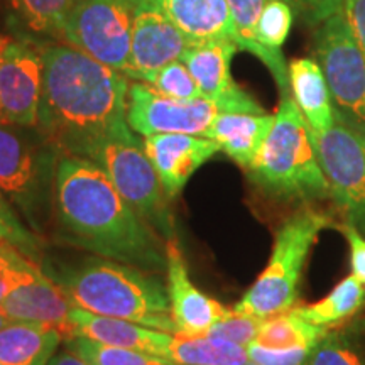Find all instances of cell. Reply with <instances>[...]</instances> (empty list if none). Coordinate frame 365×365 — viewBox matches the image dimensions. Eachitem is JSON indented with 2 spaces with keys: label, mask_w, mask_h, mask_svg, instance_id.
I'll use <instances>...</instances> for the list:
<instances>
[{
  "label": "cell",
  "mask_w": 365,
  "mask_h": 365,
  "mask_svg": "<svg viewBox=\"0 0 365 365\" xmlns=\"http://www.w3.org/2000/svg\"><path fill=\"white\" fill-rule=\"evenodd\" d=\"M191 43L230 39L234 22L227 0H153ZM237 44V43H235Z\"/></svg>",
  "instance_id": "ac0fdd59"
},
{
  "label": "cell",
  "mask_w": 365,
  "mask_h": 365,
  "mask_svg": "<svg viewBox=\"0 0 365 365\" xmlns=\"http://www.w3.org/2000/svg\"><path fill=\"white\" fill-rule=\"evenodd\" d=\"M193 44L153 0H139L132 29L130 66L127 78L148 81L154 73L181 59Z\"/></svg>",
  "instance_id": "4fadbf2b"
},
{
  "label": "cell",
  "mask_w": 365,
  "mask_h": 365,
  "mask_svg": "<svg viewBox=\"0 0 365 365\" xmlns=\"http://www.w3.org/2000/svg\"><path fill=\"white\" fill-rule=\"evenodd\" d=\"M294 11L286 0H267L259 19V41L271 51H281L293 26Z\"/></svg>",
  "instance_id": "f546056e"
},
{
  "label": "cell",
  "mask_w": 365,
  "mask_h": 365,
  "mask_svg": "<svg viewBox=\"0 0 365 365\" xmlns=\"http://www.w3.org/2000/svg\"><path fill=\"white\" fill-rule=\"evenodd\" d=\"M341 234L345 235L350 247V257H352V274L365 286V237L355 228L352 223L340 225Z\"/></svg>",
  "instance_id": "8d00e7d4"
},
{
  "label": "cell",
  "mask_w": 365,
  "mask_h": 365,
  "mask_svg": "<svg viewBox=\"0 0 365 365\" xmlns=\"http://www.w3.org/2000/svg\"><path fill=\"white\" fill-rule=\"evenodd\" d=\"M48 365H90V364L85 362V360L78 357L76 354H73L68 350V352L53 355V359L49 360Z\"/></svg>",
  "instance_id": "f35d334b"
},
{
  "label": "cell",
  "mask_w": 365,
  "mask_h": 365,
  "mask_svg": "<svg viewBox=\"0 0 365 365\" xmlns=\"http://www.w3.org/2000/svg\"><path fill=\"white\" fill-rule=\"evenodd\" d=\"M230 9L232 22H234L235 43L239 49L252 53L269 68L271 75L279 86L282 97L289 93V78H287V66L281 51H271L259 41V19L267 0H227Z\"/></svg>",
  "instance_id": "603a6c76"
},
{
  "label": "cell",
  "mask_w": 365,
  "mask_h": 365,
  "mask_svg": "<svg viewBox=\"0 0 365 365\" xmlns=\"http://www.w3.org/2000/svg\"><path fill=\"white\" fill-rule=\"evenodd\" d=\"M144 83L153 86L164 97L175 100H196L202 97V91H200L195 78L181 59L161 68Z\"/></svg>",
  "instance_id": "4dcf8cb0"
},
{
  "label": "cell",
  "mask_w": 365,
  "mask_h": 365,
  "mask_svg": "<svg viewBox=\"0 0 365 365\" xmlns=\"http://www.w3.org/2000/svg\"><path fill=\"white\" fill-rule=\"evenodd\" d=\"M70 322L76 335L98 341V344L137 350L168 359L173 333L153 330L129 319L95 314L80 307H73Z\"/></svg>",
  "instance_id": "e0dca14e"
},
{
  "label": "cell",
  "mask_w": 365,
  "mask_h": 365,
  "mask_svg": "<svg viewBox=\"0 0 365 365\" xmlns=\"http://www.w3.org/2000/svg\"><path fill=\"white\" fill-rule=\"evenodd\" d=\"M239 49L234 41L218 39L193 43L182 53L181 61L188 68L202 97L218 100L237 88L230 73V61Z\"/></svg>",
  "instance_id": "44dd1931"
},
{
  "label": "cell",
  "mask_w": 365,
  "mask_h": 365,
  "mask_svg": "<svg viewBox=\"0 0 365 365\" xmlns=\"http://www.w3.org/2000/svg\"><path fill=\"white\" fill-rule=\"evenodd\" d=\"M44 63L41 48L19 38L0 46V124L38 127Z\"/></svg>",
  "instance_id": "7c38bea8"
},
{
  "label": "cell",
  "mask_w": 365,
  "mask_h": 365,
  "mask_svg": "<svg viewBox=\"0 0 365 365\" xmlns=\"http://www.w3.org/2000/svg\"><path fill=\"white\" fill-rule=\"evenodd\" d=\"M220 113L223 112L217 100L205 97L175 100L164 97L144 81H132L127 90V124L144 137L153 134L205 135Z\"/></svg>",
  "instance_id": "8fae6325"
},
{
  "label": "cell",
  "mask_w": 365,
  "mask_h": 365,
  "mask_svg": "<svg viewBox=\"0 0 365 365\" xmlns=\"http://www.w3.org/2000/svg\"><path fill=\"white\" fill-rule=\"evenodd\" d=\"M301 365H365V359L350 341L328 333L309 350Z\"/></svg>",
  "instance_id": "d6a6232c"
},
{
  "label": "cell",
  "mask_w": 365,
  "mask_h": 365,
  "mask_svg": "<svg viewBox=\"0 0 365 365\" xmlns=\"http://www.w3.org/2000/svg\"><path fill=\"white\" fill-rule=\"evenodd\" d=\"M272 124L269 113H220L203 137L215 140L228 158L250 171Z\"/></svg>",
  "instance_id": "d6986e66"
},
{
  "label": "cell",
  "mask_w": 365,
  "mask_h": 365,
  "mask_svg": "<svg viewBox=\"0 0 365 365\" xmlns=\"http://www.w3.org/2000/svg\"><path fill=\"white\" fill-rule=\"evenodd\" d=\"M341 11L365 56V0H344Z\"/></svg>",
  "instance_id": "74e56055"
},
{
  "label": "cell",
  "mask_w": 365,
  "mask_h": 365,
  "mask_svg": "<svg viewBox=\"0 0 365 365\" xmlns=\"http://www.w3.org/2000/svg\"><path fill=\"white\" fill-rule=\"evenodd\" d=\"M12 124H0V190L19 210L31 230L43 235L44 217L53 212L54 173L59 150L38 143Z\"/></svg>",
  "instance_id": "8992f818"
},
{
  "label": "cell",
  "mask_w": 365,
  "mask_h": 365,
  "mask_svg": "<svg viewBox=\"0 0 365 365\" xmlns=\"http://www.w3.org/2000/svg\"><path fill=\"white\" fill-rule=\"evenodd\" d=\"M262 322V318L239 313L232 308L227 317H223L220 322H217L215 325L210 328L207 336H213V339H220L230 341V344L247 346L257 339Z\"/></svg>",
  "instance_id": "836d02e7"
},
{
  "label": "cell",
  "mask_w": 365,
  "mask_h": 365,
  "mask_svg": "<svg viewBox=\"0 0 365 365\" xmlns=\"http://www.w3.org/2000/svg\"><path fill=\"white\" fill-rule=\"evenodd\" d=\"M137 4L139 0H78L66 17L61 38L127 76Z\"/></svg>",
  "instance_id": "ba28073f"
},
{
  "label": "cell",
  "mask_w": 365,
  "mask_h": 365,
  "mask_svg": "<svg viewBox=\"0 0 365 365\" xmlns=\"http://www.w3.org/2000/svg\"><path fill=\"white\" fill-rule=\"evenodd\" d=\"M286 2L312 26H319L341 9L336 0H286Z\"/></svg>",
  "instance_id": "d590c367"
},
{
  "label": "cell",
  "mask_w": 365,
  "mask_h": 365,
  "mask_svg": "<svg viewBox=\"0 0 365 365\" xmlns=\"http://www.w3.org/2000/svg\"><path fill=\"white\" fill-rule=\"evenodd\" d=\"M59 242L144 271H166V240L122 198L98 163L59 153L53 212Z\"/></svg>",
  "instance_id": "6da1fadb"
},
{
  "label": "cell",
  "mask_w": 365,
  "mask_h": 365,
  "mask_svg": "<svg viewBox=\"0 0 365 365\" xmlns=\"http://www.w3.org/2000/svg\"><path fill=\"white\" fill-rule=\"evenodd\" d=\"M78 0H12L22 21L38 34L61 38L63 26Z\"/></svg>",
  "instance_id": "83f0119b"
},
{
  "label": "cell",
  "mask_w": 365,
  "mask_h": 365,
  "mask_svg": "<svg viewBox=\"0 0 365 365\" xmlns=\"http://www.w3.org/2000/svg\"><path fill=\"white\" fill-rule=\"evenodd\" d=\"M328 333L327 327L309 323L291 308L264 319L255 341L267 349H313Z\"/></svg>",
  "instance_id": "d4e9b609"
},
{
  "label": "cell",
  "mask_w": 365,
  "mask_h": 365,
  "mask_svg": "<svg viewBox=\"0 0 365 365\" xmlns=\"http://www.w3.org/2000/svg\"><path fill=\"white\" fill-rule=\"evenodd\" d=\"M0 242L21 250L27 259L39 264L43 262L44 240L43 237L24 225L19 213L12 207L11 200L0 190Z\"/></svg>",
  "instance_id": "f1b7e54d"
},
{
  "label": "cell",
  "mask_w": 365,
  "mask_h": 365,
  "mask_svg": "<svg viewBox=\"0 0 365 365\" xmlns=\"http://www.w3.org/2000/svg\"><path fill=\"white\" fill-rule=\"evenodd\" d=\"M143 145L170 200H175L193 173L220 150L215 140L191 134H153L144 137Z\"/></svg>",
  "instance_id": "9a60e30c"
},
{
  "label": "cell",
  "mask_w": 365,
  "mask_h": 365,
  "mask_svg": "<svg viewBox=\"0 0 365 365\" xmlns=\"http://www.w3.org/2000/svg\"><path fill=\"white\" fill-rule=\"evenodd\" d=\"M166 274L168 296L171 303V314L175 322V335L202 336L210 328L230 313V309L210 298L190 279L188 266L181 252L180 242H166Z\"/></svg>",
  "instance_id": "5bb4252c"
},
{
  "label": "cell",
  "mask_w": 365,
  "mask_h": 365,
  "mask_svg": "<svg viewBox=\"0 0 365 365\" xmlns=\"http://www.w3.org/2000/svg\"><path fill=\"white\" fill-rule=\"evenodd\" d=\"M314 49L335 113L365 129V56L341 9L318 26Z\"/></svg>",
  "instance_id": "30bf717a"
},
{
  "label": "cell",
  "mask_w": 365,
  "mask_h": 365,
  "mask_svg": "<svg viewBox=\"0 0 365 365\" xmlns=\"http://www.w3.org/2000/svg\"><path fill=\"white\" fill-rule=\"evenodd\" d=\"M365 303V286L354 274L333 287L327 298L307 307H294V312L314 325L330 328L352 318Z\"/></svg>",
  "instance_id": "484cf974"
},
{
  "label": "cell",
  "mask_w": 365,
  "mask_h": 365,
  "mask_svg": "<svg viewBox=\"0 0 365 365\" xmlns=\"http://www.w3.org/2000/svg\"><path fill=\"white\" fill-rule=\"evenodd\" d=\"M314 150L330 186V196L360 234H365V129L335 113V122L313 134Z\"/></svg>",
  "instance_id": "9c48e42d"
},
{
  "label": "cell",
  "mask_w": 365,
  "mask_h": 365,
  "mask_svg": "<svg viewBox=\"0 0 365 365\" xmlns=\"http://www.w3.org/2000/svg\"><path fill=\"white\" fill-rule=\"evenodd\" d=\"M168 359L176 365H245L247 349L213 336L173 335Z\"/></svg>",
  "instance_id": "cb8c5ba5"
},
{
  "label": "cell",
  "mask_w": 365,
  "mask_h": 365,
  "mask_svg": "<svg viewBox=\"0 0 365 365\" xmlns=\"http://www.w3.org/2000/svg\"><path fill=\"white\" fill-rule=\"evenodd\" d=\"M336 2H339V4H340V6H341V4H344V0H336Z\"/></svg>",
  "instance_id": "60d3db41"
},
{
  "label": "cell",
  "mask_w": 365,
  "mask_h": 365,
  "mask_svg": "<svg viewBox=\"0 0 365 365\" xmlns=\"http://www.w3.org/2000/svg\"><path fill=\"white\" fill-rule=\"evenodd\" d=\"M0 365H2V364H0Z\"/></svg>",
  "instance_id": "7bdbcfd3"
},
{
  "label": "cell",
  "mask_w": 365,
  "mask_h": 365,
  "mask_svg": "<svg viewBox=\"0 0 365 365\" xmlns=\"http://www.w3.org/2000/svg\"><path fill=\"white\" fill-rule=\"evenodd\" d=\"M250 362L257 365H301L312 349H267L257 341L245 346Z\"/></svg>",
  "instance_id": "e575fe53"
},
{
  "label": "cell",
  "mask_w": 365,
  "mask_h": 365,
  "mask_svg": "<svg viewBox=\"0 0 365 365\" xmlns=\"http://www.w3.org/2000/svg\"><path fill=\"white\" fill-rule=\"evenodd\" d=\"M0 304L16 322L49 323L59 328L65 340L76 335L70 322L71 308L75 304L65 289L54 282L43 269H39L31 279L12 289L0 301Z\"/></svg>",
  "instance_id": "2e32d148"
},
{
  "label": "cell",
  "mask_w": 365,
  "mask_h": 365,
  "mask_svg": "<svg viewBox=\"0 0 365 365\" xmlns=\"http://www.w3.org/2000/svg\"><path fill=\"white\" fill-rule=\"evenodd\" d=\"M61 341L63 333L49 323L12 322L0 330V364L48 365Z\"/></svg>",
  "instance_id": "7402d4cb"
},
{
  "label": "cell",
  "mask_w": 365,
  "mask_h": 365,
  "mask_svg": "<svg viewBox=\"0 0 365 365\" xmlns=\"http://www.w3.org/2000/svg\"><path fill=\"white\" fill-rule=\"evenodd\" d=\"M250 173L264 190L282 198L323 200L330 196V186L313 145L312 129L291 95L282 97Z\"/></svg>",
  "instance_id": "277c9868"
},
{
  "label": "cell",
  "mask_w": 365,
  "mask_h": 365,
  "mask_svg": "<svg viewBox=\"0 0 365 365\" xmlns=\"http://www.w3.org/2000/svg\"><path fill=\"white\" fill-rule=\"evenodd\" d=\"M95 163L107 173L122 198L164 240L176 237L175 218L158 171L132 129L110 137L102 145Z\"/></svg>",
  "instance_id": "52a82bcc"
},
{
  "label": "cell",
  "mask_w": 365,
  "mask_h": 365,
  "mask_svg": "<svg viewBox=\"0 0 365 365\" xmlns=\"http://www.w3.org/2000/svg\"><path fill=\"white\" fill-rule=\"evenodd\" d=\"M41 269L65 289L75 307L175 335L168 287L156 272L98 255L76 264L43 261Z\"/></svg>",
  "instance_id": "3957f363"
},
{
  "label": "cell",
  "mask_w": 365,
  "mask_h": 365,
  "mask_svg": "<svg viewBox=\"0 0 365 365\" xmlns=\"http://www.w3.org/2000/svg\"><path fill=\"white\" fill-rule=\"evenodd\" d=\"M44 63L38 129L59 153L95 161L102 145L130 129L129 78L70 44L41 46Z\"/></svg>",
  "instance_id": "7a4b0ae2"
},
{
  "label": "cell",
  "mask_w": 365,
  "mask_h": 365,
  "mask_svg": "<svg viewBox=\"0 0 365 365\" xmlns=\"http://www.w3.org/2000/svg\"><path fill=\"white\" fill-rule=\"evenodd\" d=\"M289 93L308 122L313 134H322L335 122L333 100L318 61L309 58L293 59L287 66Z\"/></svg>",
  "instance_id": "ffe728a7"
},
{
  "label": "cell",
  "mask_w": 365,
  "mask_h": 365,
  "mask_svg": "<svg viewBox=\"0 0 365 365\" xmlns=\"http://www.w3.org/2000/svg\"><path fill=\"white\" fill-rule=\"evenodd\" d=\"M0 46H2V36H0Z\"/></svg>",
  "instance_id": "b9f144b4"
},
{
  "label": "cell",
  "mask_w": 365,
  "mask_h": 365,
  "mask_svg": "<svg viewBox=\"0 0 365 365\" xmlns=\"http://www.w3.org/2000/svg\"><path fill=\"white\" fill-rule=\"evenodd\" d=\"M39 269V264L27 259L21 250L0 242V301L22 282L31 279Z\"/></svg>",
  "instance_id": "1f68e13d"
},
{
  "label": "cell",
  "mask_w": 365,
  "mask_h": 365,
  "mask_svg": "<svg viewBox=\"0 0 365 365\" xmlns=\"http://www.w3.org/2000/svg\"><path fill=\"white\" fill-rule=\"evenodd\" d=\"M65 345L70 352L76 354L90 365H176L170 359L98 344L83 335L71 336L65 340Z\"/></svg>",
  "instance_id": "4316f807"
},
{
  "label": "cell",
  "mask_w": 365,
  "mask_h": 365,
  "mask_svg": "<svg viewBox=\"0 0 365 365\" xmlns=\"http://www.w3.org/2000/svg\"><path fill=\"white\" fill-rule=\"evenodd\" d=\"M12 322H16V319H14L11 314L4 309L2 304H0V330H2V328H6L7 325H11Z\"/></svg>",
  "instance_id": "ab89813d"
},
{
  "label": "cell",
  "mask_w": 365,
  "mask_h": 365,
  "mask_svg": "<svg viewBox=\"0 0 365 365\" xmlns=\"http://www.w3.org/2000/svg\"><path fill=\"white\" fill-rule=\"evenodd\" d=\"M330 223V217L313 208L287 218L277 230L266 269L235 304V312L266 319L294 308L308 255L319 232Z\"/></svg>",
  "instance_id": "5b68a950"
}]
</instances>
